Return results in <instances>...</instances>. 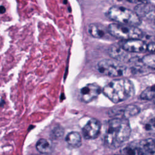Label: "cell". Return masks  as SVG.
I'll use <instances>...</instances> for the list:
<instances>
[{"label":"cell","mask_w":155,"mask_h":155,"mask_svg":"<svg viewBox=\"0 0 155 155\" xmlns=\"http://www.w3.org/2000/svg\"><path fill=\"white\" fill-rule=\"evenodd\" d=\"M131 128L125 118L114 117L107 124L104 136L105 143L110 148L120 147L130 137Z\"/></svg>","instance_id":"cell-1"},{"label":"cell","mask_w":155,"mask_h":155,"mask_svg":"<svg viewBox=\"0 0 155 155\" xmlns=\"http://www.w3.org/2000/svg\"><path fill=\"white\" fill-rule=\"evenodd\" d=\"M102 92L113 102L119 103L131 97L134 93V88L129 79H117L107 84Z\"/></svg>","instance_id":"cell-2"},{"label":"cell","mask_w":155,"mask_h":155,"mask_svg":"<svg viewBox=\"0 0 155 155\" xmlns=\"http://www.w3.org/2000/svg\"><path fill=\"white\" fill-rule=\"evenodd\" d=\"M106 16L116 23L136 27L141 23V18L135 11L122 6L111 7L106 13Z\"/></svg>","instance_id":"cell-3"},{"label":"cell","mask_w":155,"mask_h":155,"mask_svg":"<svg viewBox=\"0 0 155 155\" xmlns=\"http://www.w3.org/2000/svg\"><path fill=\"white\" fill-rule=\"evenodd\" d=\"M108 32L112 36L124 41L138 39L142 36V31L136 26L119 23L110 24L107 27Z\"/></svg>","instance_id":"cell-4"},{"label":"cell","mask_w":155,"mask_h":155,"mask_svg":"<svg viewBox=\"0 0 155 155\" xmlns=\"http://www.w3.org/2000/svg\"><path fill=\"white\" fill-rule=\"evenodd\" d=\"M97 70L102 74L110 77H119L126 74L128 68L116 60L103 59L96 65Z\"/></svg>","instance_id":"cell-5"},{"label":"cell","mask_w":155,"mask_h":155,"mask_svg":"<svg viewBox=\"0 0 155 155\" xmlns=\"http://www.w3.org/2000/svg\"><path fill=\"white\" fill-rule=\"evenodd\" d=\"M101 91V87L97 84H89L81 89L79 98L83 102L88 103L96 99Z\"/></svg>","instance_id":"cell-6"},{"label":"cell","mask_w":155,"mask_h":155,"mask_svg":"<svg viewBox=\"0 0 155 155\" xmlns=\"http://www.w3.org/2000/svg\"><path fill=\"white\" fill-rule=\"evenodd\" d=\"M120 45L125 50L131 53H140L147 50V44L140 38L124 41Z\"/></svg>","instance_id":"cell-7"},{"label":"cell","mask_w":155,"mask_h":155,"mask_svg":"<svg viewBox=\"0 0 155 155\" xmlns=\"http://www.w3.org/2000/svg\"><path fill=\"white\" fill-rule=\"evenodd\" d=\"M101 124L96 119H91L88 121L83 127L82 131L84 137L86 139H93L96 138L101 131Z\"/></svg>","instance_id":"cell-8"},{"label":"cell","mask_w":155,"mask_h":155,"mask_svg":"<svg viewBox=\"0 0 155 155\" xmlns=\"http://www.w3.org/2000/svg\"><path fill=\"white\" fill-rule=\"evenodd\" d=\"M135 12L139 17L155 21V4L142 2L135 7Z\"/></svg>","instance_id":"cell-9"},{"label":"cell","mask_w":155,"mask_h":155,"mask_svg":"<svg viewBox=\"0 0 155 155\" xmlns=\"http://www.w3.org/2000/svg\"><path fill=\"white\" fill-rule=\"evenodd\" d=\"M130 53L125 50L121 45H114L110 47L108 50L109 55L114 59L118 61H127L131 60Z\"/></svg>","instance_id":"cell-10"},{"label":"cell","mask_w":155,"mask_h":155,"mask_svg":"<svg viewBox=\"0 0 155 155\" xmlns=\"http://www.w3.org/2000/svg\"><path fill=\"white\" fill-rule=\"evenodd\" d=\"M137 142L140 155H155V139L147 138Z\"/></svg>","instance_id":"cell-11"},{"label":"cell","mask_w":155,"mask_h":155,"mask_svg":"<svg viewBox=\"0 0 155 155\" xmlns=\"http://www.w3.org/2000/svg\"><path fill=\"white\" fill-rule=\"evenodd\" d=\"M87 31L90 36L97 39L104 38L107 33H108L107 28H106L103 25L97 23L90 24L88 26Z\"/></svg>","instance_id":"cell-12"},{"label":"cell","mask_w":155,"mask_h":155,"mask_svg":"<svg viewBox=\"0 0 155 155\" xmlns=\"http://www.w3.org/2000/svg\"><path fill=\"white\" fill-rule=\"evenodd\" d=\"M65 140L69 145L74 148L79 147L82 144L81 136L76 131H71L68 133L66 136Z\"/></svg>","instance_id":"cell-13"},{"label":"cell","mask_w":155,"mask_h":155,"mask_svg":"<svg viewBox=\"0 0 155 155\" xmlns=\"http://www.w3.org/2000/svg\"><path fill=\"white\" fill-rule=\"evenodd\" d=\"M36 148L38 152L44 154L50 153L53 148L51 142L45 139H39L36 143Z\"/></svg>","instance_id":"cell-14"},{"label":"cell","mask_w":155,"mask_h":155,"mask_svg":"<svg viewBox=\"0 0 155 155\" xmlns=\"http://www.w3.org/2000/svg\"><path fill=\"white\" fill-rule=\"evenodd\" d=\"M122 155H140L137 142H133L125 146L121 150Z\"/></svg>","instance_id":"cell-15"},{"label":"cell","mask_w":155,"mask_h":155,"mask_svg":"<svg viewBox=\"0 0 155 155\" xmlns=\"http://www.w3.org/2000/svg\"><path fill=\"white\" fill-rule=\"evenodd\" d=\"M140 99L143 100H151L155 98V84L146 88L140 95Z\"/></svg>","instance_id":"cell-16"},{"label":"cell","mask_w":155,"mask_h":155,"mask_svg":"<svg viewBox=\"0 0 155 155\" xmlns=\"http://www.w3.org/2000/svg\"><path fill=\"white\" fill-rule=\"evenodd\" d=\"M141 61L143 65L151 69L155 70V54L150 53L142 57Z\"/></svg>","instance_id":"cell-17"},{"label":"cell","mask_w":155,"mask_h":155,"mask_svg":"<svg viewBox=\"0 0 155 155\" xmlns=\"http://www.w3.org/2000/svg\"><path fill=\"white\" fill-rule=\"evenodd\" d=\"M139 112V108L134 105H128L125 107V114L124 117L127 119V117L133 116L137 114Z\"/></svg>","instance_id":"cell-18"},{"label":"cell","mask_w":155,"mask_h":155,"mask_svg":"<svg viewBox=\"0 0 155 155\" xmlns=\"http://www.w3.org/2000/svg\"><path fill=\"white\" fill-rule=\"evenodd\" d=\"M51 135L54 139H59L64 135V129L60 126L54 127L52 131Z\"/></svg>","instance_id":"cell-19"},{"label":"cell","mask_w":155,"mask_h":155,"mask_svg":"<svg viewBox=\"0 0 155 155\" xmlns=\"http://www.w3.org/2000/svg\"><path fill=\"white\" fill-rule=\"evenodd\" d=\"M145 129L150 133H155V117L145 124Z\"/></svg>","instance_id":"cell-20"},{"label":"cell","mask_w":155,"mask_h":155,"mask_svg":"<svg viewBox=\"0 0 155 155\" xmlns=\"http://www.w3.org/2000/svg\"><path fill=\"white\" fill-rule=\"evenodd\" d=\"M147 51L151 53L155 54V42H151L147 44Z\"/></svg>","instance_id":"cell-21"},{"label":"cell","mask_w":155,"mask_h":155,"mask_svg":"<svg viewBox=\"0 0 155 155\" xmlns=\"http://www.w3.org/2000/svg\"><path fill=\"white\" fill-rule=\"evenodd\" d=\"M5 11H6V9L4 6H2V5L0 6V13L1 14L4 13L5 12Z\"/></svg>","instance_id":"cell-22"},{"label":"cell","mask_w":155,"mask_h":155,"mask_svg":"<svg viewBox=\"0 0 155 155\" xmlns=\"http://www.w3.org/2000/svg\"><path fill=\"white\" fill-rule=\"evenodd\" d=\"M154 104H155V98L154 99Z\"/></svg>","instance_id":"cell-23"},{"label":"cell","mask_w":155,"mask_h":155,"mask_svg":"<svg viewBox=\"0 0 155 155\" xmlns=\"http://www.w3.org/2000/svg\"><path fill=\"white\" fill-rule=\"evenodd\" d=\"M143 1H145V0H143Z\"/></svg>","instance_id":"cell-24"}]
</instances>
